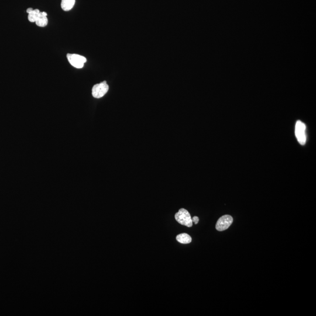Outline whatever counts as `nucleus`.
Here are the masks:
<instances>
[{
	"instance_id": "1",
	"label": "nucleus",
	"mask_w": 316,
	"mask_h": 316,
	"mask_svg": "<svg viewBox=\"0 0 316 316\" xmlns=\"http://www.w3.org/2000/svg\"><path fill=\"white\" fill-rule=\"evenodd\" d=\"M174 217L179 223L183 225H185L187 227H191L193 226V221L190 214L185 208L180 209L177 213H176Z\"/></svg>"
},
{
	"instance_id": "2",
	"label": "nucleus",
	"mask_w": 316,
	"mask_h": 316,
	"mask_svg": "<svg viewBox=\"0 0 316 316\" xmlns=\"http://www.w3.org/2000/svg\"><path fill=\"white\" fill-rule=\"evenodd\" d=\"M295 135L299 143L301 145H305L306 141L305 124L300 120L296 122L295 126Z\"/></svg>"
},
{
	"instance_id": "3",
	"label": "nucleus",
	"mask_w": 316,
	"mask_h": 316,
	"mask_svg": "<svg viewBox=\"0 0 316 316\" xmlns=\"http://www.w3.org/2000/svg\"><path fill=\"white\" fill-rule=\"evenodd\" d=\"M67 58L70 65L77 69H81L83 67L84 63L87 61L85 57L77 54L68 53L67 55Z\"/></svg>"
},
{
	"instance_id": "4",
	"label": "nucleus",
	"mask_w": 316,
	"mask_h": 316,
	"mask_svg": "<svg viewBox=\"0 0 316 316\" xmlns=\"http://www.w3.org/2000/svg\"><path fill=\"white\" fill-rule=\"evenodd\" d=\"M109 87L107 84V82L104 81L99 84H95L92 88V95L94 98H100L103 97L109 91Z\"/></svg>"
},
{
	"instance_id": "5",
	"label": "nucleus",
	"mask_w": 316,
	"mask_h": 316,
	"mask_svg": "<svg viewBox=\"0 0 316 316\" xmlns=\"http://www.w3.org/2000/svg\"><path fill=\"white\" fill-rule=\"evenodd\" d=\"M233 222V218L229 215H224L219 218L216 225V228L218 231H223L228 229Z\"/></svg>"
},
{
	"instance_id": "6",
	"label": "nucleus",
	"mask_w": 316,
	"mask_h": 316,
	"mask_svg": "<svg viewBox=\"0 0 316 316\" xmlns=\"http://www.w3.org/2000/svg\"><path fill=\"white\" fill-rule=\"evenodd\" d=\"M75 4V0H62L61 8L65 11L71 10Z\"/></svg>"
},
{
	"instance_id": "7",
	"label": "nucleus",
	"mask_w": 316,
	"mask_h": 316,
	"mask_svg": "<svg viewBox=\"0 0 316 316\" xmlns=\"http://www.w3.org/2000/svg\"><path fill=\"white\" fill-rule=\"evenodd\" d=\"M176 240L181 244H187L190 243L192 239L189 235L186 233H182L177 235Z\"/></svg>"
},
{
	"instance_id": "8",
	"label": "nucleus",
	"mask_w": 316,
	"mask_h": 316,
	"mask_svg": "<svg viewBox=\"0 0 316 316\" xmlns=\"http://www.w3.org/2000/svg\"><path fill=\"white\" fill-rule=\"evenodd\" d=\"M36 24L40 27H44L47 25L48 23V19L47 16H44L42 14V12H41L40 15L39 16L38 18L35 21Z\"/></svg>"
},
{
	"instance_id": "9",
	"label": "nucleus",
	"mask_w": 316,
	"mask_h": 316,
	"mask_svg": "<svg viewBox=\"0 0 316 316\" xmlns=\"http://www.w3.org/2000/svg\"><path fill=\"white\" fill-rule=\"evenodd\" d=\"M40 14L41 11H39L38 9L33 10L32 12L28 14V20L31 22H35L36 19L38 18L39 16L40 15Z\"/></svg>"
},
{
	"instance_id": "10",
	"label": "nucleus",
	"mask_w": 316,
	"mask_h": 316,
	"mask_svg": "<svg viewBox=\"0 0 316 316\" xmlns=\"http://www.w3.org/2000/svg\"><path fill=\"white\" fill-rule=\"evenodd\" d=\"M192 221L194 222L196 224H198L199 221V218L198 217H197V216H194V217H193V218H192Z\"/></svg>"
},
{
	"instance_id": "11",
	"label": "nucleus",
	"mask_w": 316,
	"mask_h": 316,
	"mask_svg": "<svg viewBox=\"0 0 316 316\" xmlns=\"http://www.w3.org/2000/svg\"><path fill=\"white\" fill-rule=\"evenodd\" d=\"M32 10L33 9L32 8H28L27 10V12L28 14H29L31 12H32Z\"/></svg>"
}]
</instances>
